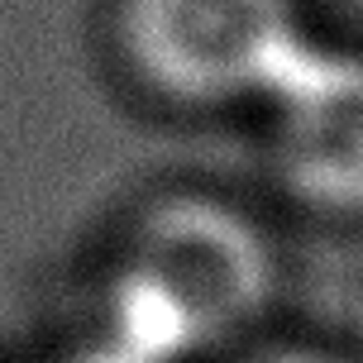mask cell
Segmentation results:
<instances>
[{
	"label": "cell",
	"instance_id": "6da1fadb",
	"mask_svg": "<svg viewBox=\"0 0 363 363\" xmlns=\"http://www.w3.org/2000/svg\"><path fill=\"white\" fill-rule=\"evenodd\" d=\"M277 258L239 206L201 191L148 201L106 277L101 345L139 363H186L235 345L268 311Z\"/></svg>",
	"mask_w": 363,
	"mask_h": 363
},
{
	"label": "cell",
	"instance_id": "7a4b0ae2",
	"mask_svg": "<svg viewBox=\"0 0 363 363\" xmlns=\"http://www.w3.org/2000/svg\"><path fill=\"white\" fill-rule=\"evenodd\" d=\"M120 53L163 101L258 106L306 43L296 0H120Z\"/></svg>",
	"mask_w": 363,
	"mask_h": 363
},
{
	"label": "cell",
	"instance_id": "3957f363",
	"mask_svg": "<svg viewBox=\"0 0 363 363\" xmlns=\"http://www.w3.org/2000/svg\"><path fill=\"white\" fill-rule=\"evenodd\" d=\"M272 167L325 216H363V53L306 38L258 101Z\"/></svg>",
	"mask_w": 363,
	"mask_h": 363
},
{
	"label": "cell",
	"instance_id": "277c9868",
	"mask_svg": "<svg viewBox=\"0 0 363 363\" xmlns=\"http://www.w3.org/2000/svg\"><path fill=\"white\" fill-rule=\"evenodd\" d=\"M249 363H354L345 354H330V349H306V345H287V349H268Z\"/></svg>",
	"mask_w": 363,
	"mask_h": 363
},
{
	"label": "cell",
	"instance_id": "5b68a950",
	"mask_svg": "<svg viewBox=\"0 0 363 363\" xmlns=\"http://www.w3.org/2000/svg\"><path fill=\"white\" fill-rule=\"evenodd\" d=\"M67 363H139V359H129V354H120V349H110V345H91L86 354H77Z\"/></svg>",
	"mask_w": 363,
	"mask_h": 363
}]
</instances>
